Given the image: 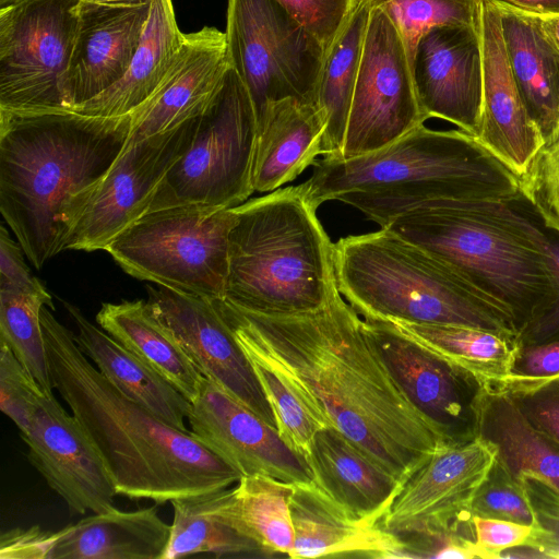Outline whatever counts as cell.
Masks as SVG:
<instances>
[{"instance_id":"cell-1","label":"cell","mask_w":559,"mask_h":559,"mask_svg":"<svg viewBox=\"0 0 559 559\" xmlns=\"http://www.w3.org/2000/svg\"><path fill=\"white\" fill-rule=\"evenodd\" d=\"M212 300L248 358L280 373L322 427L337 429L401 481L442 444L337 288L322 308L295 314Z\"/></svg>"},{"instance_id":"cell-2","label":"cell","mask_w":559,"mask_h":559,"mask_svg":"<svg viewBox=\"0 0 559 559\" xmlns=\"http://www.w3.org/2000/svg\"><path fill=\"white\" fill-rule=\"evenodd\" d=\"M132 124V112L0 110V212L36 269L67 249Z\"/></svg>"},{"instance_id":"cell-3","label":"cell","mask_w":559,"mask_h":559,"mask_svg":"<svg viewBox=\"0 0 559 559\" xmlns=\"http://www.w3.org/2000/svg\"><path fill=\"white\" fill-rule=\"evenodd\" d=\"M52 388L99 451L118 495L156 504L229 488L241 473L118 390L47 306L40 311Z\"/></svg>"},{"instance_id":"cell-4","label":"cell","mask_w":559,"mask_h":559,"mask_svg":"<svg viewBox=\"0 0 559 559\" xmlns=\"http://www.w3.org/2000/svg\"><path fill=\"white\" fill-rule=\"evenodd\" d=\"M384 227L441 260L518 334L556 296L548 230L522 194L430 202Z\"/></svg>"},{"instance_id":"cell-5","label":"cell","mask_w":559,"mask_h":559,"mask_svg":"<svg viewBox=\"0 0 559 559\" xmlns=\"http://www.w3.org/2000/svg\"><path fill=\"white\" fill-rule=\"evenodd\" d=\"M312 167L301 186L317 210L337 200L380 227L430 202L521 194L519 177L475 136L425 123L376 152L352 158L323 156Z\"/></svg>"},{"instance_id":"cell-6","label":"cell","mask_w":559,"mask_h":559,"mask_svg":"<svg viewBox=\"0 0 559 559\" xmlns=\"http://www.w3.org/2000/svg\"><path fill=\"white\" fill-rule=\"evenodd\" d=\"M225 297L259 313L325 306L337 288L334 243L300 185L235 206Z\"/></svg>"},{"instance_id":"cell-7","label":"cell","mask_w":559,"mask_h":559,"mask_svg":"<svg viewBox=\"0 0 559 559\" xmlns=\"http://www.w3.org/2000/svg\"><path fill=\"white\" fill-rule=\"evenodd\" d=\"M337 289L364 318L518 336L511 319L426 249L389 227L334 243Z\"/></svg>"},{"instance_id":"cell-8","label":"cell","mask_w":559,"mask_h":559,"mask_svg":"<svg viewBox=\"0 0 559 559\" xmlns=\"http://www.w3.org/2000/svg\"><path fill=\"white\" fill-rule=\"evenodd\" d=\"M235 207L178 205L145 213L106 248L131 276L183 293L224 298Z\"/></svg>"},{"instance_id":"cell-9","label":"cell","mask_w":559,"mask_h":559,"mask_svg":"<svg viewBox=\"0 0 559 559\" xmlns=\"http://www.w3.org/2000/svg\"><path fill=\"white\" fill-rule=\"evenodd\" d=\"M257 136L251 98L230 67L200 116L190 146L158 185L146 213L188 204L223 209L242 204L254 192Z\"/></svg>"},{"instance_id":"cell-10","label":"cell","mask_w":559,"mask_h":559,"mask_svg":"<svg viewBox=\"0 0 559 559\" xmlns=\"http://www.w3.org/2000/svg\"><path fill=\"white\" fill-rule=\"evenodd\" d=\"M225 35L257 123L271 102L316 104L325 49L276 0H228Z\"/></svg>"},{"instance_id":"cell-11","label":"cell","mask_w":559,"mask_h":559,"mask_svg":"<svg viewBox=\"0 0 559 559\" xmlns=\"http://www.w3.org/2000/svg\"><path fill=\"white\" fill-rule=\"evenodd\" d=\"M81 0H17L0 8V110L67 109L63 78Z\"/></svg>"},{"instance_id":"cell-12","label":"cell","mask_w":559,"mask_h":559,"mask_svg":"<svg viewBox=\"0 0 559 559\" xmlns=\"http://www.w3.org/2000/svg\"><path fill=\"white\" fill-rule=\"evenodd\" d=\"M404 41L388 14L370 10L341 156L381 150L424 124Z\"/></svg>"},{"instance_id":"cell-13","label":"cell","mask_w":559,"mask_h":559,"mask_svg":"<svg viewBox=\"0 0 559 559\" xmlns=\"http://www.w3.org/2000/svg\"><path fill=\"white\" fill-rule=\"evenodd\" d=\"M388 369L442 444L477 439L484 380L401 333L388 321L364 318Z\"/></svg>"},{"instance_id":"cell-14","label":"cell","mask_w":559,"mask_h":559,"mask_svg":"<svg viewBox=\"0 0 559 559\" xmlns=\"http://www.w3.org/2000/svg\"><path fill=\"white\" fill-rule=\"evenodd\" d=\"M199 118L140 141L130 139L67 249L106 250L122 230L143 216L160 181L190 146Z\"/></svg>"},{"instance_id":"cell-15","label":"cell","mask_w":559,"mask_h":559,"mask_svg":"<svg viewBox=\"0 0 559 559\" xmlns=\"http://www.w3.org/2000/svg\"><path fill=\"white\" fill-rule=\"evenodd\" d=\"M495 459V450L479 439L439 444L403 484L381 525L405 536L471 522L472 499Z\"/></svg>"},{"instance_id":"cell-16","label":"cell","mask_w":559,"mask_h":559,"mask_svg":"<svg viewBox=\"0 0 559 559\" xmlns=\"http://www.w3.org/2000/svg\"><path fill=\"white\" fill-rule=\"evenodd\" d=\"M147 292L153 313L177 338L201 374L276 428L253 366L213 300L163 286H148Z\"/></svg>"},{"instance_id":"cell-17","label":"cell","mask_w":559,"mask_h":559,"mask_svg":"<svg viewBox=\"0 0 559 559\" xmlns=\"http://www.w3.org/2000/svg\"><path fill=\"white\" fill-rule=\"evenodd\" d=\"M27 459L71 514L115 508L117 493L107 466L80 421L53 394L43 393L25 432Z\"/></svg>"},{"instance_id":"cell-18","label":"cell","mask_w":559,"mask_h":559,"mask_svg":"<svg viewBox=\"0 0 559 559\" xmlns=\"http://www.w3.org/2000/svg\"><path fill=\"white\" fill-rule=\"evenodd\" d=\"M187 420L190 431L242 476L261 474L288 483L314 480L306 455L209 378L203 377Z\"/></svg>"},{"instance_id":"cell-19","label":"cell","mask_w":559,"mask_h":559,"mask_svg":"<svg viewBox=\"0 0 559 559\" xmlns=\"http://www.w3.org/2000/svg\"><path fill=\"white\" fill-rule=\"evenodd\" d=\"M420 107L476 136L483 106L480 29L444 25L428 31L411 62Z\"/></svg>"},{"instance_id":"cell-20","label":"cell","mask_w":559,"mask_h":559,"mask_svg":"<svg viewBox=\"0 0 559 559\" xmlns=\"http://www.w3.org/2000/svg\"><path fill=\"white\" fill-rule=\"evenodd\" d=\"M483 106L477 141L520 177L544 143L513 78L501 16L495 0H483L480 20Z\"/></svg>"},{"instance_id":"cell-21","label":"cell","mask_w":559,"mask_h":559,"mask_svg":"<svg viewBox=\"0 0 559 559\" xmlns=\"http://www.w3.org/2000/svg\"><path fill=\"white\" fill-rule=\"evenodd\" d=\"M151 8L134 4H94L80 1L72 53L63 78L68 110L117 83L140 45Z\"/></svg>"},{"instance_id":"cell-22","label":"cell","mask_w":559,"mask_h":559,"mask_svg":"<svg viewBox=\"0 0 559 559\" xmlns=\"http://www.w3.org/2000/svg\"><path fill=\"white\" fill-rule=\"evenodd\" d=\"M230 68L225 32L216 27L186 34L183 46L154 94L132 112L130 139L174 130L203 114Z\"/></svg>"},{"instance_id":"cell-23","label":"cell","mask_w":559,"mask_h":559,"mask_svg":"<svg viewBox=\"0 0 559 559\" xmlns=\"http://www.w3.org/2000/svg\"><path fill=\"white\" fill-rule=\"evenodd\" d=\"M290 513L295 542L289 558H405V544L397 535L378 520L353 516L313 481L295 483Z\"/></svg>"},{"instance_id":"cell-24","label":"cell","mask_w":559,"mask_h":559,"mask_svg":"<svg viewBox=\"0 0 559 559\" xmlns=\"http://www.w3.org/2000/svg\"><path fill=\"white\" fill-rule=\"evenodd\" d=\"M306 457L313 483L358 519L382 521L404 484L332 427L317 431Z\"/></svg>"},{"instance_id":"cell-25","label":"cell","mask_w":559,"mask_h":559,"mask_svg":"<svg viewBox=\"0 0 559 559\" xmlns=\"http://www.w3.org/2000/svg\"><path fill=\"white\" fill-rule=\"evenodd\" d=\"M497 4L513 78L546 141L559 129V46L544 17Z\"/></svg>"},{"instance_id":"cell-26","label":"cell","mask_w":559,"mask_h":559,"mask_svg":"<svg viewBox=\"0 0 559 559\" xmlns=\"http://www.w3.org/2000/svg\"><path fill=\"white\" fill-rule=\"evenodd\" d=\"M325 118L317 104L288 97L271 102L258 122L252 167L254 191L295 180L322 154Z\"/></svg>"},{"instance_id":"cell-27","label":"cell","mask_w":559,"mask_h":559,"mask_svg":"<svg viewBox=\"0 0 559 559\" xmlns=\"http://www.w3.org/2000/svg\"><path fill=\"white\" fill-rule=\"evenodd\" d=\"M157 506L112 508L69 524L58 531L49 559H163L170 525L160 519Z\"/></svg>"},{"instance_id":"cell-28","label":"cell","mask_w":559,"mask_h":559,"mask_svg":"<svg viewBox=\"0 0 559 559\" xmlns=\"http://www.w3.org/2000/svg\"><path fill=\"white\" fill-rule=\"evenodd\" d=\"M64 307L78 329V345L100 373L170 426L188 431L185 420L191 402L150 365L92 323L76 306L64 302Z\"/></svg>"},{"instance_id":"cell-29","label":"cell","mask_w":559,"mask_h":559,"mask_svg":"<svg viewBox=\"0 0 559 559\" xmlns=\"http://www.w3.org/2000/svg\"><path fill=\"white\" fill-rule=\"evenodd\" d=\"M173 0H152L140 45L123 76L112 86L73 108L97 117H120L142 106L159 86L183 43Z\"/></svg>"},{"instance_id":"cell-30","label":"cell","mask_w":559,"mask_h":559,"mask_svg":"<svg viewBox=\"0 0 559 559\" xmlns=\"http://www.w3.org/2000/svg\"><path fill=\"white\" fill-rule=\"evenodd\" d=\"M477 439L516 479L535 476L559 492V443L534 427L498 384L486 383L481 394Z\"/></svg>"},{"instance_id":"cell-31","label":"cell","mask_w":559,"mask_h":559,"mask_svg":"<svg viewBox=\"0 0 559 559\" xmlns=\"http://www.w3.org/2000/svg\"><path fill=\"white\" fill-rule=\"evenodd\" d=\"M96 322L190 402L195 400L203 376L177 338L155 317L147 301L104 302L96 314Z\"/></svg>"},{"instance_id":"cell-32","label":"cell","mask_w":559,"mask_h":559,"mask_svg":"<svg viewBox=\"0 0 559 559\" xmlns=\"http://www.w3.org/2000/svg\"><path fill=\"white\" fill-rule=\"evenodd\" d=\"M230 489L189 496L170 501L174 510L163 559L197 554L223 557H266L261 547L231 521L227 502Z\"/></svg>"},{"instance_id":"cell-33","label":"cell","mask_w":559,"mask_h":559,"mask_svg":"<svg viewBox=\"0 0 559 559\" xmlns=\"http://www.w3.org/2000/svg\"><path fill=\"white\" fill-rule=\"evenodd\" d=\"M370 8L356 7L333 45L325 51L316 104L325 118L322 156L340 157L356 83Z\"/></svg>"},{"instance_id":"cell-34","label":"cell","mask_w":559,"mask_h":559,"mask_svg":"<svg viewBox=\"0 0 559 559\" xmlns=\"http://www.w3.org/2000/svg\"><path fill=\"white\" fill-rule=\"evenodd\" d=\"M295 483L255 474L241 476L230 489L227 510L235 526L266 557L289 556L295 542L290 499Z\"/></svg>"},{"instance_id":"cell-35","label":"cell","mask_w":559,"mask_h":559,"mask_svg":"<svg viewBox=\"0 0 559 559\" xmlns=\"http://www.w3.org/2000/svg\"><path fill=\"white\" fill-rule=\"evenodd\" d=\"M390 323L487 383L504 381L509 376L516 336L465 325Z\"/></svg>"},{"instance_id":"cell-36","label":"cell","mask_w":559,"mask_h":559,"mask_svg":"<svg viewBox=\"0 0 559 559\" xmlns=\"http://www.w3.org/2000/svg\"><path fill=\"white\" fill-rule=\"evenodd\" d=\"M44 306L55 308L51 295L0 289V342L12 349L46 394H53L40 323Z\"/></svg>"},{"instance_id":"cell-37","label":"cell","mask_w":559,"mask_h":559,"mask_svg":"<svg viewBox=\"0 0 559 559\" xmlns=\"http://www.w3.org/2000/svg\"><path fill=\"white\" fill-rule=\"evenodd\" d=\"M383 10L399 31L413 60L419 39L431 28L444 25L480 29L483 0H357Z\"/></svg>"},{"instance_id":"cell-38","label":"cell","mask_w":559,"mask_h":559,"mask_svg":"<svg viewBox=\"0 0 559 559\" xmlns=\"http://www.w3.org/2000/svg\"><path fill=\"white\" fill-rule=\"evenodd\" d=\"M249 360L269 401L280 436L306 455L313 436L324 427L280 373L259 360Z\"/></svg>"},{"instance_id":"cell-39","label":"cell","mask_w":559,"mask_h":559,"mask_svg":"<svg viewBox=\"0 0 559 559\" xmlns=\"http://www.w3.org/2000/svg\"><path fill=\"white\" fill-rule=\"evenodd\" d=\"M472 516L512 521L532 526L533 512L522 480L495 459L478 486L471 506Z\"/></svg>"},{"instance_id":"cell-40","label":"cell","mask_w":559,"mask_h":559,"mask_svg":"<svg viewBox=\"0 0 559 559\" xmlns=\"http://www.w3.org/2000/svg\"><path fill=\"white\" fill-rule=\"evenodd\" d=\"M520 191L544 225L559 233V129L519 177Z\"/></svg>"},{"instance_id":"cell-41","label":"cell","mask_w":559,"mask_h":559,"mask_svg":"<svg viewBox=\"0 0 559 559\" xmlns=\"http://www.w3.org/2000/svg\"><path fill=\"white\" fill-rule=\"evenodd\" d=\"M45 393L19 361L12 349L0 342V409L25 432L40 395Z\"/></svg>"},{"instance_id":"cell-42","label":"cell","mask_w":559,"mask_h":559,"mask_svg":"<svg viewBox=\"0 0 559 559\" xmlns=\"http://www.w3.org/2000/svg\"><path fill=\"white\" fill-rule=\"evenodd\" d=\"M533 512L532 532L524 546L531 557L559 559V492L545 480L522 479Z\"/></svg>"},{"instance_id":"cell-43","label":"cell","mask_w":559,"mask_h":559,"mask_svg":"<svg viewBox=\"0 0 559 559\" xmlns=\"http://www.w3.org/2000/svg\"><path fill=\"white\" fill-rule=\"evenodd\" d=\"M526 419L559 443V376L533 382H497Z\"/></svg>"},{"instance_id":"cell-44","label":"cell","mask_w":559,"mask_h":559,"mask_svg":"<svg viewBox=\"0 0 559 559\" xmlns=\"http://www.w3.org/2000/svg\"><path fill=\"white\" fill-rule=\"evenodd\" d=\"M325 51L352 15L357 0H276Z\"/></svg>"},{"instance_id":"cell-45","label":"cell","mask_w":559,"mask_h":559,"mask_svg":"<svg viewBox=\"0 0 559 559\" xmlns=\"http://www.w3.org/2000/svg\"><path fill=\"white\" fill-rule=\"evenodd\" d=\"M559 376V337L518 345L508 378L501 382H533Z\"/></svg>"},{"instance_id":"cell-46","label":"cell","mask_w":559,"mask_h":559,"mask_svg":"<svg viewBox=\"0 0 559 559\" xmlns=\"http://www.w3.org/2000/svg\"><path fill=\"white\" fill-rule=\"evenodd\" d=\"M474 540L480 558H500L508 549L524 546L532 526L498 519L472 516Z\"/></svg>"},{"instance_id":"cell-47","label":"cell","mask_w":559,"mask_h":559,"mask_svg":"<svg viewBox=\"0 0 559 559\" xmlns=\"http://www.w3.org/2000/svg\"><path fill=\"white\" fill-rule=\"evenodd\" d=\"M23 249L2 224L0 227V289L49 296L45 285L25 263Z\"/></svg>"},{"instance_id":"cell-48","label":"cell","mask_w":559,"mask_h":559,"mask_svg":"<svg viewBox=\"0 0 559 559\" xmlns=\"http://www.w3.org/2000/svg\"><path fill=\"white\" fill-rule=\"evenodd\" d=\"M59 532L43 531L39 526L12 528L2 533L1 559H49Z\"/></svg>"},{"instance_id":"cell-49","label":"cell","mask_w":559,"mask_h":559,"mask_svg":"<svg viewBox=\"0 0 559 559\" xmlns=\"http://www.w3.org/2000/svg\"><path fill=\"white\" fill-rule=\"evenodd\" d=\"M547 230L556 275V296L552 302L518 334V345L542 343L559 337V233L549 228Z\"/></svg>"},{"instance_id":"cell-50","label":"cell","mask_w":559,"mask_h":559,"mask_svg":"<svg viewBox=\"0 0 559 559\" xmlns=\"http://www.w3.org/2000/svg\"><path fill=\"white\" fill-rule=\"evenodd\" d=\"M513 9L540 17L559 16V0H495Z\"/></svg>"},{"instance_id":"cell-51","label":"cell","mask_w":559,"mask_h":559,"mask_svg":"<svg viewBox=\"0 0 559 559\" xmlns=\"http://www.w3.org/2000/svg\"><path fill=\"white\" fill-rule=\"evenodd\" d=\"M81 1L94 3V4H134V3L150 2L152 0H81Z\"/></svg>"},{"instance_id":"cell-52","label":"cell","mask_w":559,"mask_h":559,"mask_svg":"<svg viewBox=\"0 0 559 559\" xmlns=\"http://www.w3.org/2000/svg\"><path fill=\"white\" fill-rule=\"evenodd\" d=\"M545 23L559 46V16L557 17H544Z\"/></svg>"},{"instance_id":"cell-53","label":"cell","mask_w":559,"mask_h":559,"mask_svg":"<svg viewBox=\"0 0 559 559\" xmlns=\"http://www.w3.org/2000/svg\"><path fill=\"white\" fill-rule=\"evenodd\" d=\"M17 0H0V8H4V7H8L14 2H16Z\"/></svg>"}]
</instances>
